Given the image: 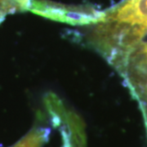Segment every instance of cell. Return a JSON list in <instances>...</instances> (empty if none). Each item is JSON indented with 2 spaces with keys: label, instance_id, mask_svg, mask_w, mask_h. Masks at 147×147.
Returning <instances> with one entry per match:
<instances>
[{
  "label": "cell",
  "instance_id": "6da1fadb",
  "mask_svg": "<svg viewBox=\"0 0 147 147\" xmlns=\"http://www.w3.org/2000/svg\"><path fill=\"white\" fill-rule=\"evenodd\" d=\"M30 10L38 16L73 26L94 25L105 15V11L89 6L64 5L46 0L31 1Z\"/></svg>",
  "mask_w": 147,
  "mask_h": 147
},
{
  "label": "cell",
  "instance_id": "7a4b0ae2",
  "mask_svg": "<svg viewBox=\"0 0 147 147\" xmlns=\"http://www.w3.org/2000/svg\"><path fill=\"white\" fill-rule=\"evenodd\" d=\"M49 133L48 128H34L11 147H42L48 140Z\"/></svg>",
  "mask_w": 147,
  "mask_h": 147
},
{
  "label": "cell",
  "instance_id": "3957f363",
  "mask_svg": "<svg viewBox=\"0 0 147 147\" xmlns=\"http://www.w3.org/2000/svg\"><path fill=\"white\" fill-rule=\"evenodd\" d=\"M142 111H143V114H144L145 122H146V128H147V105H142Z\"/></svg>",
  "mask_w": 147,
  "mask_h": 147
},
{
  "label": "cell",
  "instance_id": "277c9868",
  "mask_svg": "<svg viewBox=\"0 0 147 147\" xmlns=\"http://www.w3.org/2000/svg\"><path fill=\"white\" fill-rule=\"evenodd\" d=\"M141 29H142V30H146L147 31V28H144V27H140Z\"/></svg>",
  "mask_w": 147,
  "mask_h": 147
}]
</instances>
